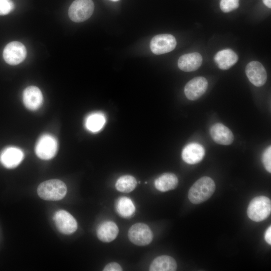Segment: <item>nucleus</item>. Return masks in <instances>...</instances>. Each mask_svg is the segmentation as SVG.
<instances>
[{
    "instance_id": "obj_1",
    "label": "nucleus",
    "mask_w": 271,
    "mask_h": 271,
    "mask_svg": "<svg viewBox=\"0 0 271 271\" xmlns=\"http://www.w3.org/2000/svg\"><path fill=\"white\" fill-rule=\"evenodd\" d=\"M215 190L214 181L204 176L197 180L189 189L188 198L193 204H198L208 199Z\"/></svg>"
},
{
    "instance_id": "obj_2",
    "label": "nucleus",
    "mask_w": 271,
    "mask_h": 271,
    "mask_svg": "<svg viewBox=\"0 0 271 271\" xmlns=\"http://www.w3.org/2000/svg\"><path fill=\"white\" fill-rule=\"evenodd\" d=\"M37 193L39 197L44 200L58 201L63 199L66 195L67 187L60 180H49L39 185Z\"/></svg>"
},
{
    "instance_id": "obj_3",
    "label": "nucleus",
    "mask_w": 271,
    "mask_h": 271,
    "mask_svg": "<svg viewBox=\"0 0 271 271\" xmlns=\"http://www.w3.org/2000/svg\"><path fill=\"white\" fill-rule=\"evenodd\" d=\"M271 212V201L264 196L254 198L249 203L247 214L252 221L260 222L267 218Z\"/></svg>"
},
{
    "instance_id": "obj_4",
    "label": "nucleus",
    "mask_w": 271,
    "mask_h": 271,
    "mask_svg": "<svg viewBox=\"0 0 271 271\" xmlns=\"http://www.w3.org/2000/svg\"><path fill=\"white\" fill-rule=\"evenodd\" d=\"M94 9L92 0H75L69 8L68 15L72 21L82 22L91 16Z\"/></svg>"
},
{
    "instance_id": "obj_5",
    "label": "nucleus",
    "mask_w": 271,
    "mask_h": 271,
    "mask_svg": "<svg viewBox=\"0 0 271 271\" xmlns=\"http://www.w3.org/2000/svg\"><path fill=\"white\" fill-rule=\"evenodd\" d=\"M58 150L56 139L49 134L42 135L38 140L35 147L37 156L43 160H49L53 158Z\"/></svg>"
},
{
    "instance_id": "obj_6",
    "label": "nucleus",
    "mask_w": 271,
    "mask_h": 271,
    "mask_svg": "<svg viewBox=\"0 0 271 271\" xmlns=\"http://www.w3.org/2000/svg\"><path fill=\"white\" fill-rule=\"evenodd\" d=\"M128 237L133 244L139 246H145L152 242L153 234L147 224L138 223L129 228L128 231Z\"/></svg>"
},
{
    "instance_id": "obj_7",
    "label": "nucleus",
    "mask_w": 271,
    "mask_h": 271,
    "mask_svg": "<svg viewBox=\"0 0 271 271\" xmlns=\"http://www.w3.org/2000/svg\"><path fill=\"white\" fill-rule=\"evenodd\" d=\"M3 55L6 63L11 65H16L23 62L25 59L27 50L22 43L13 41L5 46Z\"/></svg>"
},
{
    "instance_id": "obj_8",
    "label": "nucleus",
    "mask_w": 271,
    "mask_h": 271,
    "mask_svg": "<svg viewBox=\"0 0 271 271\" xmlns=\"http://www.w3.org/2000/svg\"><path fill=\"white\" fill-rule=\"evenodd\" d=\"M177 45L175 38L171 34H159L154 36L150 42L152 52L157 55L163 54L173 50Z\"/></svg>"
},
{
    "instance_id": "obj_9",
    "label": "nucleus",
    "mask_w": 271,
    "mask_h": 271,
    "mask_svg": "<svg viewBox=\"0 0 271 271\" xmlns=\"http://www.w3.org/2000/svg\"><path fill=\"white\" fill-rule=\"evenodd\" d=\"M53 219L58 230L63 234H72L77 228L76 220L71 214L65 210H60L57 211L54 215Z\"/></svg>"
},
{
    "instance_id": "obj_10",
    "label": "nucleus",
    "mask_w": 271,
    "mask_h": 271,
    "mask_svg": "<svg viewBox=\"0 0 271 271\" xmlns=\"http://www.w3.org/2000/svg\"><path fill=\"white\" fill-rule=\"evenodd\" d=\"M208 81L203 77H196L190 80L184 87L186 97L190 100L199 99L206 91Z\"/></svg>"
},
{
    "instance_id": "obj_11",
    "label": "nucleus",
    "mask_w": 271,
    "mask_h": 271,
    "mask_svg": "<svg viewBox=\"0 0 271 271\" xmlns=\"http://www.w3.org/2000/svg\"><path fill=\"white\" fill-rule=\"evenodd\" d=\"M245 73L250 82L255 86L260 87L266 82L267 74L265 69L258 61L248 63L245 67Z\"/></svg>"
},
{
    "instance_id": "obj_12",
    "label": "nucleus",
    "mask_w": 271,
    "mask_h": 271,
    "mask_svg": "<svg viewBox=\"0 0 271 271\" xmlns=\"http://www.w3.org/2000/svg\"><path fill=\"white\" fill-rule=\"evenodd\" d=\"M210 134L213 140L219 145H231L234 140L231 130L220 123H216L211 126Z\"/></svg>"
},
{
    "instance_id": "obj_13",
    "label": "nucleus",
    "mask_w": 271,
    "mask_h": 271,
    "mask_svg": "<svg viewBox=\"0 0 271 271\" xmlns=\"http://www.w3.org/2000/svg\"><path fill=\"white\" fill-rule=\"evenodd\" d=\"M24 153L16 147H10L6 148L0 155V161L7 168L12 169L17 167L22 161Z\"/></svg>"
},
{
    "instance_id": "obj_14",
    "label": "nucleus",
    "mask_w": 271,
    "mask_h": 271,
    "mask_svg": "<svg viewBox=\"0 0 271 271\" xmlns=\"http://www.w3.org/2000/svg\"><path fill=\"white\" fill-rule=\"evenodd\" d=\"M43 97L40 89L35 86H30L24 90L23 100L25 106L29 109L35 110L42 105Z\"/></svg>"
},
{
    "instance_id": "obj_15",
    "label": "nucleus",
    "mask_w": 271,
    "mask_h": 271,
    "mask_svg": "<svg viewBox=\"0 0 271 271\" xmlns=\"http://www.w3.org/2000/svg\"><path fill=\"white\" fill-rule=\"evenodd\" d=\"M205 150L200 144L190 143L186 146L182 152L183 161L188 164H195L200 162L205 155Z\"/></svg>"
},
{
    "instance_id": "obj_16",
    "label": "nucleus",
    "mask_w": 271,
    "mask_h": 271,
    "mask_svg": "<svg viewBox=\"0 0 271 271\" xmlns=\"http://www.w3.org/2000/svg\"><path fill=\"white\" fill-rule=\"evenodd\" d=\"M202 57L197 52L190 53L182 55L178 61L179 69L185 72L194 71L201 65Z\"/></svg>"
},
{
    "instance_id": "obj_17",
    "label": "nucleus",
    "mask_w": 271,
    "mask_h": 271,
    "mask_svg": "<svg viewBox=\"0 0 271 271\" xmlns=\"http://www.w3.org/2000/svg\"><path fill=\"white\" fill-rule=\"evenodd\" d=\"M237 55L231 49H225L218 51L214 56V60L219 68L227 70L238 61Z\"/></svg>"
},
{
    "instance_id": "obj_18",
    "label": "nucleus",
    "mask_w": 271,
    "mask_h": 271,
    "mask_svg": "<svg viewBox=\"0 0 271 271\" xmlns=\"http://www.w3.org/2000/svg\"><path fill=\"white\" fill-rule=\"evenodd\" d=\"M118 231V228L114 222L106 221L102 222L98 227L97 235L101 241L109 242L115 239Z\"/></svg>"
},
{
    "instance_id": "obj_19",
    "label": "nucleus",
    "mask_w": 271,
    "mask_h": 271,
    "mask_svg": "<svg viewBox=\"0 0 271 271\" xmlns=\"http://www.w3.org/2000/svg\"><path fill=\"white\" fill-rule=\"evenodd\" d=\"M177 269L176 260L171 256L161 255L156 257L150 265V271H174Z\"/></svg>"
},
{
    "instance_id": "obj_20",
    "label": "nucleus",
    "mask_w": 271,
    "mask_h": 271,
    "mask_svg": "<svg viewBox=\"0 0 271 271\" xmlns=\"http://www.w3.org/2000/svg\"><path fill=\"white\" fill-rule=\"evenodd\" d=\"M178 184L177 177L173 173H164L155 181L156 188L161 192H166L174 189Z\"/></svg>"
},
{
    "instance_id": "obj_21",
    "label": "nucleus",
    "mask_w": 271,
    "mask_h": 271,
    "mask_svg": "<svg viewBox=\"0 0 271 271\" xmlns=\"http://www.w3.org/2000/svg\"><path fill=\"white\" fill-rule=\"evenodd\" d=\"M105 122L104 115L99 112H93L88 115L85 121L86 128L93 132L100 130Z\"/></svg>"
},
{
    "instance_id": "obj_22",
    "label": "nucleus",
    "mask_w": 271,
    "mask_h": 271,
    "mask_svg": "<svg viewBox=\"0 0 271 271\" xmlns=\"http://www.w3.org/2000/svg\"><path fill=\"white\" fill-rule=\"evenodd\" d=\"M116 209L118 214L125 218L132 216L136 209L131 200L126 197L118 199L116 202Z\"/></svg>"
},
{
    "instance_id": "obj_23",
    "label": "nucleus",
    "mask_w": 271,
    "mask_h": 271,
    "mask_svg": "<svg viewBox=\"0 0 271 271\" xmlns=\"http://www.w3.org/2000/svg\"><path fill=\"white\" fill-rule=\"evenodd\" d=\"M137 185L135 178L130 175H124L119 177L115 183V188L119 192L129 193L132 191Z\"/></svg>"
},
{
    "instance_id": "obj_24",
    "label": "nucleus",
    "mask_w": 271,
    "mask_h": 271,
    "mask_svg": "<svg viewBox=\"0 0 271 271\" xmlns=\"http://www.w3.org/2000/svg\"><path fill=\"white\" fill-rule=\"evenodd\" d=\"M239 6V0H220V8L224 13H228L236 9Z\"/></svg>"
},
{
    "instance_id": "obj_25",
    "label": "nucleus",
    "mask_w": 271,
    "mask_h": 271,
    "mask_svg": "<svg viewBox=\"0 0 271 271\" xmlns=\"http://www.w3.org/2000/svg\"><path fill=\"white\" fill-rule=\"evenodd\" d=\"M14 9V4L11 0H0V15H6Z\"/></svg>"
},
{
    "instance_id": "obj_26",
    "label": "nucleus",
    "mask_w": 271,
    "mask_h": 271,
    "mask_svg": "<svg viewBox=\"0 0 271 271\" xmlns=\"http://www.w3.org/2000/svg\"><path fill=\"white\" fill-rule=\"evenodd\" d=\"M262 162L266 170L271 172V147H268L264 151L262 155Z\"/></svg>"
},
{
    "instance_id": "obj_27",
    "label": "nucleus",
    "mask_w": 271,
    "mask_h": 271,
    "mask_svg": "<svg viewBox=\"0 0 271 271\" xmlns=\"http://www.w3.org/2000/svg\"><path fill=\"white\" fill-rule=\"evenodd\" d=\"M104 271H121L122 268L117 263L112 262L106 264L103 269Z\"/></svg>"
},
{
    "instance_id": "obj_28",
    "label": "nucleus",
    "mask_w": 271,
    "mask_h": 271,
    "mask_svg": "<svg viewBox=\"0 0 271 271\" xmlns=\"http://www.w3.org/2000/svg\"><path fill=\"white\" fill-rule=\"evenodd\" d=\"M264 239L266 242L269 244H271V226H269L264 233Z\"/></svg>"
},
{
    "instance_id": "obj_29",
    "label": "nucleus",
    "mask_w": 271,
    "mask_h": 271,
    "mask_svg": "<svg viewBox=\"0 0 271 271\" xmlns=\"http://www.w3.org/2000/svg\"><path fill=\"white\" fill-rule=\"evenodd\" d=\"M264 4L268 8H271V1L270 0H262Z\"/></svg>"
},
{
    "instance_id": "obj_30",
    "label": "nucleus",
    "mask_w": 271,
    "mask_h": 271,
    "mask_svg": "<svg viewBox=\"0 0 271 271\" xmlns=\"http://www.w3.org/2000/svg\"><path fill=\"white\" fill-rule=\"evenodd\" d=\"M110 1H112L113 2H117V1H118L119 0H110Z\"/></svg>"
}]
</instances>
